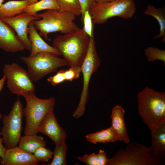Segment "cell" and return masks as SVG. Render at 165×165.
Segmentation results:
<instances>
[{
    "instance_id": "6da1fadb",
    "label": "cell",
    "mask_w": 165,
    "mask_h": 165,
    "mask_svg": "<svg viewBox=\"0 0 165 165\" xmlns=\"http://www.w3.org/2000/svg\"><path fill=\"white\" fill-rule=\"evenodd\" d=\"M139 116L151 131L165 124V93L145 87L138 94Z\"/></svg>"
},
{
    "instance_id": "7a4b0ae2",
    "label": "cell",
    "mask_w": 165,
    "mask_h": 165,
    "mask_svg": "<svg viewBox=\"0 0 165 165\" xmlns=\"http://www.w3.org/2000/svg\"><path fill=\"white\" fill-rule=\"evenodd\" d=\"M90 40L82 28L71 33L57 35L53 40V44L68 65L81 67L88 50Z\"/></svg>"
},
{
    "instance_id": "3957f363",
    "label": "cell",
    "mask_w": 165,
    "mask_h": 165,
    "mask_svg": "<svg viewBox=\"0 0 165 165\" xmlns=\"http://www.w3.org/2000/svg\"><path fill=\"white\" fill-rule=\"evenodd\" d=\"M37 16L42 19L32 22L36 30L39 31V35L46 40H49L48 34L52 32L68 34L81 29L74 22L76 16L68 12L48 9Z\"/></svg>"
},
{
    "instance_id": "277c9868",
    "label": "cell",
    "mask_w": 165,
    "mask_h": 165,
    "mask_svg": "<svg viewBox=\"0 0 165 165\" xmlns=\"http://www.w3.org/2000/svg\"><path fill=\"white\" fill-rule=\"evenodd\" d=\"M26 101L23 108V114L26 118L25 135L36 134L39 127L46 116L53 111L56 104L54 97L41 99L35 95V92L24 93L22 96Z\"/></svg>"
},
{
    "instance_id": "5b68a950",
    "label": "cell",
    "mask_w": 165,
    "mask_h": 165,
    "mask_svg": "<svg viewBox=\"0 0 165 165\" xmlns=\"http://www.w3.org/2000/svg\"><path fill=\"white\" fill-rule=\"evenodd\" d=\"M164 161L154 156L149 147L133 142L108 159L107 165H162Z\"/></svg>"
},
{
    "instance_id": "8992f818",
    "label": "cell",
    "mask_w": 165,
    "mask_h": 165,
    "mask_svg": "<svg viewBox=\"0 0 165 165\" xmlns=\"http://www.w3.org/2000/svg\"><path fill=\"white\" fill-rule=\"evenodd\" d=\"M136 10L133 0H115L104 3L95 2L89 12L95 24H102L114 17L124 19H130Z\"/></svg>"
},
{
    "instance_id": "52a82bcc",
    "label": "cell",
    "mask_w": 165,
    "mask_h": 165,
    "mask_svg": "<svg viewBox=\"0 0 165 165\" xmlns=\"http://www.w3.org/2000/svg\"><path fill=\"white\" fill-rule=\"evenodd\" d=\"M20 58L26 64L28 73L34 82L56 72L60 67L68 65L63 58L47 52H38L28 57L21 56Z\"/></svg>"
},
{
    "instance_id": "ba28073f",
    "label": "cell",
    "mask_w": 165,
    "mask_h": 165,
    "mask_svg": "<svg viewBox=\"0 0 165 165\" xmlns=\"http://www.w3.org/2000/svg\"><path fill=\"white\" fill-rule=\"evenodd\" d=\"M101 64L96 49L94 36L90 38L88 50L81 67L83 76V86L80 101L72 116L79 118L84 114L89 97V87L91 76L98 69Z\"/></svg>"
},
{
    "instance_id": "9c48e42d",
    "label": "cell",
    "mask_w": 165,
    "mask_h": 165,
    "mask_svg": "<svg viewBox=\"0 0 165 165\" xmlns=\"http://www.w3.org/2000/svg\"><path fill=\"white\" fill-rule=\"evenodd\" d=\"M23 108L22 103L18 97L9 114L2 117V135L4 145L7 149L17 146L21 136Z\"/></svg>"
},
{
    "instance_id": "30bf717a",
    "label": "cell",
    "mask_w": 165,
    "mask_h": 165,
    "mask_svg": "<svg viewBox=\"0 0 165 165\" xmlns=\"http://www.w3.org/2000/svg\"><path fill=\"white\" fill-rule=\"evenodd\" d=\"M3 71L7 80V87L12 93L22 96L25 93L35 92L36 86L28 71L17 64H6Z\"/></svg>"
},
{
    "instance_id": "8fae6325",
    "label": "cell",
    "mask_w": 165,
    "mask_h": 165,
    "mask_svg": "<svg viewBox=\"0 0 165 165\" xmlns=\"http://www.w3.org/2000/svg\"><path fill=\"white\" fill-rule=\"evenodd\" d=\"M40 19L38 16L23 13L12 17L0 19L12 28L25 49L31 52V44L28 36L29 24L31 22Z\"/></svg>"
},
{
    "instance_id": "7c38bea8",
    "label": "cell",
    "mask_w": 165,
    "mask_h": 165,
    "mask_svg": "<svg viewBox=\"0 0 165 165\" xmlns=\"http://www.w3.org/2000/svg\"><path fill=\"white\" fill-rule=\"evenodd\" d=\"M38 132L50 138L55 145L65 142L66 132L59 124L53 111L49 113L40 124Z\"/></svg>"
},
{
    "instance_id": "4fadbf2b",
    "label": "cell",
    "mask_w": 165,
    "mask_h": 165,
    "mask_svg": "<svg viewBox=\"0 0 165 165\" xmlns=\"http://www.w3.org/2000/svg\"><path fill=\"white\" fill-rule=\"evenodd\" d=\"M39 162L33 154L24 151L17 145L6 148L4 157L0 158L1 165H36Z\"/></svg>"
},
{
    "instance_id": "5bb4252c",
    "label": "cell",
    "mask_w": 165,
    "mask_h": 165,
    "mask_svg": "<svg viewBox=\"0 0 165 165\" xmlns=\"http://www.w3.org/2000/svg\"><path fill=\"white\" fill-rule=\"evenodd\" d=\"M0 48L6 52L12 53L23 51L25 49L14 31L0 19Z\"/></svg>"
},
{
    "instance_id": "9a60e30c",
    "label": "cell",
    "mask_w": 165,
    "mask_h": 165,
    "mask_svg": "<svg viewBox=\"0 0 165 165\" xmlns=\"http://www.w3.org/2000/svg\"><path fill=\"white\" fill-rule=\"evenodd\" d=\"M125 113V111L121 106H115L112 110L110 116L111 127L119 141L128 143L130 142V140L124 120Z\"/></svg>"
},
{
    "instance_id": "2e32d148",
    "label": "cell",
    "mask_w": 165,
    "mask_h": 165,
    "mask_svg": "<svg viewBox=\"0 0 165 165\" xmlns=\"http://www.w3.org/2000/svg\"><path fill=\"white\" fill-rule=\"evenodd\" d=\"M28 34L32 46L29 56H33L37 53L41 52L52 53L58 56L61 55L58 50L54 46L49 45L42 38L37 32L32 21L29 24Z\"/></svg>"
},
{
    "instance_id": "e0dca14e",
    "label": "cell",
    "mask_w": 165,
    "mask_h": 165,
    "mask_svg": "<svg viewBox=\"0 0 165 165\" xmlns=\"http://www.w3.org/2000/svg\"><path fill=\"white\" fill-rule=\"evenodd\" d=\"M151 133L150 149L154 156L164 161L165 160V124Z\"/></svg>"
},
{
    "instance_id": "ac0fdd59",
    "label": "cell",
    "mask_w": 165,
    "mask_h": 165,
    "mask_svg": "<svg viewBox=\"0 0 165 165\" xmlns=\"http://www.w3.org/2000/svg\"><path fill=\"white\" fill-rule=\"evenodd\" d=\"M28 5V0H11L0 6V19L12 17L23 13Z\"/></svg>"
},
{
    "instance_id": "d6986e66",
    "label": "cell",
    "mask_w": 165,
    "mask_h": 165,
    "mask_svg": "<svg viewBox=\"0 0 165 165\" xmlns=\"http://www.w3.org/2000/svg\"><path fill=\"white\" fill-rule=\"evenodd\" d=\"M19 146L24 151L33 154L38 148L46 146V143L44 138L36 134L25 135L21 136Z\"/></svg>"
},
{
    "instance_id": "ffe728a7",
    "label": "cell",
    "mask_w": 165,
    "mask_h": 165,
    "mask_svg": "<svg viewBox=\"0 0 165 165\" xmlns=\"http://www.w3.org/2000/svg\"><path fill=\"white\" fill-rule=\"evenodd\" d=\"M86 138L87 141L95 144L98 143L114 142L119 141L111 127L87 134Z\"/></svg>"
},
{
    "instance_id": "44dd1931",
    "label": "cell",
    "mask_w": 165,
    "mask_h": 165,
    "mask_svg": "<svg viewBox=\"0 0 165 165\" xmlns=\"http://www.w3.org/2000/svg\"><path fill=\"white\" fill-rule=\"evenodd\" d=\"M144 13L151 16L157 20L160 26L159 34L154 37V39L162 38L163 42H165V11L163 8H156L148 5Z\"/></svg>"
},
{
    "instance_id": "7402d4cb",
    "label": "cell",
    "mask_w": 165,
    "mask_h": 165,
    "mask_svg": "<svg viewBox=\"0 0 165 165\" xmlns=\"http://www.w3.org/2000/svg\"><path fill=\"white\" fill-rule=\"evenodd\" d=\"M57 9L60 8L56 0H41L27 6L23 13L37 16V12L45 9Z\"/></svg>"
},
{
    "instance_id": "603a6c76",
    "label": "cell",
    "mask_w": 165,
    "mask_h": 165,
    "mask_svg": "<svg viewBox=\"0 0 165 165\" xmlns=\"http://www.w3.org/2000/svg\"><path fill=\"white\" fill-rule=\"evenodd\" d=\"M68 146L65 142L55 145L53 152V158L48 165H66Z\"/></svg>"
},
{
    "instance_id": "cb8c5ba5",
    "label": "cell",
    "mask_w": 165,
    "mask_h": 165,
    "mask_svg": "<svg viewBox=\"0 0 165 165\" xmlns=\"http://www.w3.org/2000/svg\"><path fill=\"white\" fill-rule=\"evenodd\" d=\"M61 11L71 13L76 16L81 15V9L79 0H56Z\"/></svg>"
},
{
    "instance_id": "d4e9b609",
    "label": "cell",
    "mask_w": 165,
    "mask_h": 165,
    "mask_svg": "<svg viewBox=\"0 0 165 165\" xmlns=\"http://www.w3.org/2000/svg\"><path fill=\"white\" fill-rule=\"evenodd\" d=\"M145 54L148 62L160 60L165 63V50L149 46L145 50Z\"/></svg>"
},
{
    "instance_id": "484cf974",
    "label": "cell",
    "mask_w": 165,
    "mask_h": 165,
    "mask_svg": "<svg viewBox=\"0 0 165 165\" xmlns=\"http://www.w3.org/2000/svg\"><path fill=\"white\" fill-rule=\"evenodd\" d=\"M83 24L82 28L85 32L90 38L94 36V23L89 11L85 12L82 20Z\"/></svg>"
},
{
    "instance_id": "4316f807",
    "label": "cell",
    "mask_w": 165,
    "mask_h": 165,
    "mask_svg": "<svg viewBox=\"0 0 165 165\" xmlns=\"http://www.w3.org/2000/svg\"><path fill=\"white\" fill-rule=\"evenodd\" d=\"M33 154L39 162H47L52 158L53 152L45 146H42L38 148Z\"/></svg>"
},
{
    "instance_id": "83f0119b",
    "label": "cell",
    "mask_w": 165,
    "mask_h": 165,
    "mask_svg": "<svg viewBox=\"0 0 165 165\" xmlns=\"http://www.w3.org/2000/svg\"><path fill=\"white\" fill-rule=\"evenodd\" d=\"M68 70L65 71L64 75L66 81H71L78 79L81 73V67L71 66Z\"/></svg>"
},
{
    "instance_id": "f1b7e54d",
    "label": "cell",
    "mask_w": 165,
    "mask_h": 165,
    "mask_svg": "<svg viewBox=\"0 0 165 165\" xmlns=\"http://www.w3.org/2000/svg\"><path fill=\"white\" fill-rule=\"evenodd\" d=\"M65 70L61 69L58 71L54 75L50 76L47 79V81L52 85L55 86L66 81Z\"/></svg>"
},
{
    "instance_id": "f546056e",
    "label": "cell",
    "mask_w": 165,
    "mask_h": 165,
    "mask_svg": "<svg viewBox=\"0 0 165 165\" xmlns=\"http://www.w3.org/2000/svg\"><path fill=\"white\" fill-rule=\"evenodd\" d=\"M76 158L87 165H97L98 162L97 154L94 152L88 155L85 154L83 156H78Z\"/></svg>"
},
{
    "instance_id": "4dcf8cb0",
    "label": "cell",
    "mask_w": 165,
    "mask_h": 165,
    "mask_svg": "<svg viewBox=\"0 0 165 165\" xmlns=\"http://www.w3.org/2000/svg\"><path fill=\"white\" fill-rule=\"evenodd\" d=\"M81 9V20L82 21L85 12L89 11L91 7L95 3L94 0H79Z\"/></svg>"
},
{
    "instance_id": "1f68e13d",
    "label": "cell",
    "mask_w": 165,
    "mask_h": 165,
    "mask_svg": "<svg viewBox=\"0 0 165 165\" xmlns=\"http://www.w3.org/2000/svg\"><path fill=\"white\" fill-rule=\"evenodd\" d=\"M97 154L98 159L97 165H107L108 160L107 157V152L104 150L100 149Z\"/></svg>"
},
{
    "instance_id": "d6a6232c",
    "label": "cell",
    "mask_w": 165,
    "mask_h": 165,
    "mask_svg": "<svg viewBox=\"0 0 165 165\" xmlns=\"http://www.w3.org/2000/svg\"><path fill=\"white\" fill-rule=\"evenodd\" d=\"M2 134V133L0 129V157L1 158H3L4 157L6 148L4 145L3 141L2 138L0 137Z\"/></svg>"
},
{
    "instance_id": "836d02e7",
    "label": "cell",
    "mask_w": 165,
    "mask_h": 165,
    "mask_svg": "<svg viewBox=\"0 0 165 165\" xmlns=\"http://www.w3.org/2000/svg\"><path fill=\"white\" fill-rule=\"evenodd\" d=\"M6 79V77L4 75L3 77L0 79V93L4 87L5 82Z\"/></svg>"
},
{
    "instance_id": "e575fe53",
    "label": "cell",
    "mask_w": 165,
    "mask_h": 165,
    "mask_svg": "<svg viewBox=\"0 0 165 165\" xmlns=\"http://www.w3.org/2000/svg\"><path fill=\"white\" fill-rule=\"evenodd\" d=\"M115 0H94L95 2L97 3H104L114 1Z\"/></svg>"
},
{
    "instance_id": "d590c367",
    "label": "cell",
    "mask_w": 165,
    "mask_h": 165,
    "mask_svg": "<svg viewBox=\"0 0 165 165\" xmlns=\"http://www.w3.org/2000/svg\"><path fill=\"white\" fill-rule=\"evenodd\" d=\"M29 5L33 4L37 2L38 0H28Z\"/></svg>"
},
{
    "instance_id": "8d00e7d4",
    "label": "cell",
    "mask_w": 165,
    "mask_h": 165,
    "mask_svg": "<svg viewBox=\"0 0 165 165\" xmlns=\"http://www.w3.org/2000/svg\"><path fill=\"white\" fill-rule=\"evenodd\" d=\"M4 1V0H0V6L2 4V3Z\"/></svg>"
},
{
    "instance_id": "74e56055",
    "label": "cell",
    "mask_w": 165,
    "mask_h": 165,
    "mask_svg": "<svg viewBox=\"0 0 165 165\" xmlns=\"http://www.w3.org/2000/svg\"><path fill=\"white\" fill-rule=\"evenodd\" d=\"M3 117L1 113H0V119H2Z\"/></svg>"
}]
</instances>
